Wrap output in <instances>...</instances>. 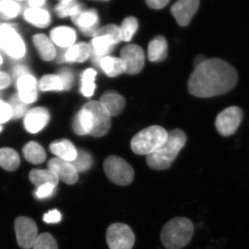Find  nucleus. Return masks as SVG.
<instances>
[{"mask_svg": "<svg viewBox=\"0 0 249 249\" xmlns=\"http://www.w3.org/2000/svg\"><path fill=\"white\" fill-rule=\"evenodd\" d=\"M38 89L43 92L65 90L62 78L58 74H47L41 77L38 81Z\"/></svg>", "mask_w": 249, "mask_h": 249, "instance_id": "7c9ffc66", "label": "nucleus"}, {"mask_svg": "<svg viewBox=\"0 0 249 249\" xmlns=\"http://www.w3.org/2000/svg\"><path fill=\"white\" fill-rule=\"evenodd\" d=\"M24 20L33 27L45 29L50 25L52 17L49 11L44 8L33 9L28 7L23 13Z\"/></svg>", "mask_w": 249, "mask_h": 249, "instance_id": "4be33fe9", "label": "nucleus"}, {"mask_svg": "<svg viewBox=\"0 0 249 249\" xmlns=\"http://www.w3.org/2000/svg\"><path fill=\"white\" fill-rule=\"evenodd\" d=\"M86 108L93 116V128L91 135L101 137L109 132L111 127V116L99 101H91L85 104Z\"/></svg>", "mask_w": 249, "mask_h": 249, "instance_id": "9d476101", "label": "nucleus"}, {"mask_svg": "<svg viewBox=\"0 0 249 249\" xmlns=\"http://www.w3.org/2000/svg\"><path fill=\"white\" fill-rule=\"evenodd\" d=\"M58 75L62 78L64 89L65 90L71 89L73 82V72L69 69H62L61 71L59 72Z\"/></svg>", "mask_w": 249, "mask_h": 249, "instance_id": "a19ab883", "label": "nucleus"}, {"mask_svg": "<svg viewBox=\"0 0 249 249\" xmlns=\"http://www.w3.org/2000/svg\"><path fill=\"white\" fill-rule=\"evenodd\" d=\"M97 73L93 69H88L81 75L80 91L85 97H91L96 89L95 80Z\"/></svg>", "mask_w": 249, "mask_h": 249, "instance_id": "2f4dec72", "label": "nucleus"}, {"mask_svg": "<svg viewBox=\"0 0 249 249\" xmlns=\"http://www.w3.org/2000/svg\"><path fill=\"white\" fill-rule=\"evenodd\" d=\"M108 77L114 78L124 73L125 67L120 58L108 56L104 57L100 62V67Z\"/></svg>", "mask_w": 249, "mask_h": 249, "instance_id": "bb28decb", "label": "nucleus"}, {"mask_svg": "<svg viewBox=\"0 0 249 249\" xmlns=\"http://www.w3.org/2000/svg\"><path fill=\"white\" fill-rule=\"evenodd\" d=\"M50 120V114L47 108L35 107L29 109L23 119V125L29 133L36 134L42 130Z\"/></svg>", "mask_w": 249, "mask_h": 249, "instance_id": "ddd939ff", "label": "nucleus"}, {"mask_svg": "<svg viewBox=\"0 0 249 249\" xmlns=\"http://www.w3.org/2000/svg\"><path fill=\"white\" fill-rule=\"evenodd\" d=\"M48 169L67 184H74L78 181V173L71 162L55 157L48 162Z\"/></svg>", "mask_w": 249, "mask_h": 249, "instance_id": "dca6fc26", "label": "nucleus"}, {"mask_svg": "<svg viewBox=\"0 0 249 249\" xmlns=\"http://www.w3.org/2000/svg\"><path fill=\"white\" fill-rule=\"evenodd\" d=\"M243 119V111L237 106H231L219 112L216 118L215 127L223 137L235 133Z\"/></svg>", "mask_w": 249, "mask_h": 249, "instance_id": "6e6552de", "label": "nucleus"}, {"mask_svg": "<svg viewBox=\"0 0 249 249\" xmlns=\"http://www.w3.org/2000/svg\"><path fill=\"white\" fill-rule=\"evenodd\" d=\"M33 42L41 59L49 62L56 57L57 52L55 45L49 37L45 34H37L33 36Z\"/></svg>", "mask_w": 249, "mask_h": 249, "instance_id": "6ab92c4d", "label": "nucleus"}, {"mask_svg": "<svg viewBox=\"0 0 249 249\" xmlns=\"http://www.w3.org/2000/svg\"><path fill=\"white\" fill-rule=\"evenodd\" d=\"M111 116L119 115L125 106L124 96L113 90L106 91L99 101Z\"/></svg>", "mask_w": 249, "mask_h": 249, "instance_id": "aec40b11", "label": "nucleus"}, {"mask_svg": "<svg viewBox=\"0 0 249 249\" xmlns=\"http://www.w3.org/2000/svg\"><path fill=\"white\" fill-rule=\"evenodd\" d=\"M169 2V0H148L146 4L151 9H160L164 8Z\"/></svg>", "mask_w": 249, "mask_h": 249, "instance_id": "37998d69", "label": "nucleus"}, {"mask_svg": "<svg viewBox=\"0 0 249 249\" xmlns=\"http://www.w3.org/2000/svg\"><path fill=\"white\" fill-rule=\"evenodd\" d=\"M11 78L6 72L0 71V91L6 89L11 85Z\"/></svg>", "mask_w": 249, "mask_h": 249, "instance_id": "c03bdc74", "label": "nucleus"}, {"mask_svg": "<svg viewBox=\"0 0 249 249\" xmlns=\"http://www.w3.org/2000/svg\"><path fill=\"white\" fill-rule=\"evenodd\" d=\"M139 23L134 17L126 18L120 27L121 40L129 42L138 29Z\"/></svg>", "mask_w": 249, "mask_h": 249, "instance_id": "f704fd0d", "label": "nucleus"}, {"mask_svg": "<svg viewBox=\"0 0 249 249\" xmlns=\"http://www.w3.org/2000/svg\"><path fill=\"white\" fill-rule=\"evenodd\" d=\"M16 240L21 248H33L38 237V231L36 222L31 218L19 217L15 220Z\"/></svg>", "mask_w": 249, "mask_h": 249, "instance_id": "1a4fd4ad", "label": "nucleus"}, {"mask_svg": "<svg viewBox=\"0 0 249 249\" xmlns=\"http://www.w3.org/2000/svg\"><path fill=\"white\" fill-rule=\"evenodd\" d=\"M93 116L86 108L83 107L73 119V129L78 135L90 134L93 128Z\"/></svg>", "mask_w": 249, "mask_h": 249, "instance_id": "b1692460", "label": "nucleus"}, {"mask_svg": "<svg viewBox=\"0 0 249 249\" xmlns=\"http://www.w3.org/2000/svg\"><path fill=\"white\" fill-rule=\"evenodd\" d=\"M11 119L13 112L9 103L0 100V125L9 122Z\"/></svg>", "mask_w": 249, "mask_h": 249, "instance_id": "58836bf2", "label": "nucleus"}, {"mask_svg": "<svg viewBox=\"0 0 249 249\" xmlns=\"http://www.w3.org/2000/svg\"><path fill=\"white\" fill-rule=\"evenodd\" d=\"M71 163L78 173H84L92 166V157L86 150H77L76 158Z\"/></svg>", "mask_w": 249, "mask_h": 249, "instance_id": "72a5a7b5", "label": "nucleus"}, {"mask_svg": "<svg viewBox=\"0 0 249 249\" xmlns=\"http://www.w3.org/2000/svg\"><path fill=\"white\" fill-rule=\"evenodd\" d=\"M168 132L160 126L142 129L131 141V148L137 155H148L161 147L168 139Z\"/></svg>", "mask_w": 249, "mask_h": 249, "instance_id": "20e7f679", "label": "nucleus"}, {"mask_svg": "<svg viewBox=\"0 0 249 249\" xmlns=\"http://www.w3.org/2000/svg\"><path fill=\"white\" fill-rule=\"evenodd\" d=\"M148 58L151 62L163 61L168 55V43L164 37L157 36L148 46Z\"/></svg>", "mask_w": 249, "mask_h": 249, "instance_id": "393cba45", "label": "nucleus"}, {"mask_svg": "<svg viewBox=\"0 0 249 249\" xmlns=\"http://www.w3.org/2000/svg\"><path fill=\"white\" fill-rule=\"evenodd\" d=\"M29 180L37 188L46 184L56 187L59 182L58 177L49 169L31 170L29 173Z\"/></svg>", "mask_w": 249, "mask_h": 249, "instance_id": "cd10ccee", "label": "nucleus"}, {"mask_svg": "<svg viewBox=\"0 0 249 249\" xmlns=\"http://www.w3.org/2000/svg\"><path fill=\"white\" fill-rule=\"evenodd\" d=\"M105 174L109 181L119 186H127L133 181V168L124 159L115 155L106 158L103 163Z\"/></svg>", "mask_w": 249, "mask_h": 249, "instance_id": "423d86ee", "label": "nucleus"}, {"mask_svg": "<svg viewBox=\"0 0 249 249\" xmlns=\"http://www.w3.org/2000/svg\"><path fill=\"white\" fill-rule=\"evenodd\" d=\"M73 24L86 36H93L99 29V18L95 9L83 10L79 14L71 18Z\"/></svg>", "mask_w": 249, "mask_h": 249, "instance_id": "2eb2a0df", "label": "nucleus"}, {"mask_svg": "<svg viewBox=\"0 0 249 249\" xmlns=\"http://www.w3.org/2000/svg\"><path fill=\"white\" fill-rule=\"evenodd\" d=\"M21 7L19 3L12 0L0 1V19L11 20L18 18L20 14Z\"/></svg>", "mask_w": 249, "mask_h": 249, "instance_id": "473e14b6", "label": "nucleus"}, {"mask_svg": "<svg viewBox=\"0 0 249 249\" xmlns=\"http://www.w3.org/2000/svg\"><path fill=\"white\" fill-rule=\"evenodd\" d=\"M29 73L28 72L27 69L25 68L22 65H20V66H16V68L14 70V75L17 78L18 77L22 76L23 74H25V73Z\"/></svg>", "mask_w": 249, "mask_h": 249, "instance_id": "49530a36", "label": "nucleus"}, {"mask_svg": "<svg viewBox=\"0 0 249 249\" xmlns=\"http://www.w3.org/2000/svg\"><path fill=\"white\" fill-rule=\"evenodd\" d=\"M46 4V1L44 0H31V1H28L29 8H33V9H40V8H43Z\"/></svg>", "mask_w": 249, "mask_h": 249, "instance_id": "a18cd8bd", "label": "nucleus"}, {"mask_svg": "<svg viewBox=\"0 0 249 249\" xmlns=\"http://www.w3.org/2000/svg\"><path fill=\"white\" fill-rule=\"evenodd\" d=\"M24 158L33 164H40L46 160V152L40 143L36 142H29L23 147Z\"/></svg>", "mask_w": 249, "mask_h": 249, "instance_id": "a878e982", "label": "nucleus"}, {"mask_svg": "<svg viewBox=\"0 0 249 249\" xmlns=\"http://www.w3.org/2000/svg\"><path fill=\"white\" fill-rule=\"evenodd\" d=\"M85 9L84 5L75 0L60 1L55 8L57 16L60 18H72Z\"/></svg>", "mask_w": 249, "mask_h": 249, "instance_id": "c756f323", "label": "nucleus"}, {"mask_svg": "<svg viewBox=\"0 0 249 249\" xmlns=\"http://www.w3.org/2000/svg\"><path fill=\"white\" fill-rule=\"evenodd\" d=\"M120 58L125 67L124 73L127 74H137L145 65V53L142 47L137 45L124 47L121 50Z\"/></svg>", "mask_w": 249, "mask_h": 249, "instance_id": "9b49d317", "label": "nucleus"}, {"mask_svg": "<svg viewBox=\"0 0 249 249\" xmlns=\"http://www.w3.org/2000/svg\"><path fill=\"white\" fill-rule=\"evenodd\" d=\"M115 42L111 37L107 36L93 37L91 40V61L96 67H100V62L104 57L108 56L112 52Z\"/></svg>", "mask_w": 249, "mask_h": 249, "instance_id": "f3484780", "label": "nucleus"}, {"mask_svg": "<svg viewBox=\"0 0 249 249\" xmlns=\"http://www.w3.org/2000/svg\"><path fill=\"white\" fill-rule=\"evenodd\" d=\"M186 134L181 129L170 131L165 143L153 153L146 156L147 165L156 170L168 169L186 145Z\"/></svg>", "mask_w": 249, "mask_h": 249, "instance_id": "f03ea898", "label": "nucleus"}, {"mask_svg": "<svg viewBox=\"0 0 249 249\" xmlns=\"http://www.w3.org/2000/svg\"><path fill=\"white\" fill-rule=\"evenodd\" d=\"M2 129H3L2 125H0V133H1V132H2Z\"/></svg>", "mask_w": 249, "mask_h": 249, "instance_id": "8fccbe9b", "label": "nucleus"}, {"mask_svg": "<svg viewBox=\"0 0 249 249\" xmlns=\"http://www.w3.org/2000/svg\"><path fill=\"white\" fill-rule=\"evenodd\" d=\"M91 55V46L86 42H78L67 49L63 54L64 61L69 63L86 61Z\"/></svg>", "mask_w": 249, "mask_h": 249, "instance_id": "5701e85b", "label": "nucleus"}, {"mask_svg": "<svg viewBox=\"0 0 249 249\" xmlns=\"http://www.w3.org/2000/svg\"><path fill=\"white\" fill-rule=\"evenodd\" d=\"M206 56L204 55H199L198 56H196V59L194 60V62H193V65H194L195 68L196 67L199 66L201 64H202L203 62L206 60Z\"/></svg>", "mask_w": 249, "mask_h": 249, "instance_id": "de8ad7c7", "label": "nucleus"}, {"mask_svg": "<svg viewBox=\"0 0 249 249\" xmlns=\"http://www.w3.org/2000/svg\"><path fill=\"white\" fill-rule=\"evenodd\" d=\"M50 151L55 155L57 158L72 162L77 156V149L73 142L68 139H60L52 142L49 145Z\"/></svg>", "mask_w": 249, "mask_h": 249, "instance_id": "412c9836", "label": "nucleus"}, {"mask_svg": "<svg viewBox=\"0 0 249 249\" xmlns=\"http://www.w3.org/2000/svg\"><path fill=\"white\" fill-rule=\"evenodd\" d=\"M56 187L50 184L43 185L37 187L35 191V196L37 199H46L50 197L54 194Z\"/></svg>", "mask_w": 249, "mask_h": 249, "instance_id": "ea45409f", "label": "nucleus"}, {"mask_svg": "<svg viewBox=\"0 0 249 249\" xmlns=\"http://www.w3.org/2000/svg\"><path fill=\"white\" fill-rule=\"evenodd\" d=\"M106 240L109 249H132L135 235L127 224L115 223L107 228Z\"/></svg>", "mask_w": 249, "mask_h": 249, "instance_id": "0eeeda50", "label": "nucleus"}, {"mask_svg": "<svg viewBox=\"0 0 249 249\" xmlns=\"http://www.w3.org/2000/svg\"><path fill=\"white\" fill-rule=\"evenodd\" d=\"M17 96L24 104L35 103L38 98V82L36 77L27 73L18 77L16 80Z\"/></svg>", "mask_w": 249, "mask_h": 249, "instance_id": "f8f14e48", "label": "nucleus"}, {"mask_svg": "<svg viewBox=\"0 0 249 249\" xmlns=\"http://www.w3.org/2000/svg\"><path fill=\"white\" fill-rule=\"evenodd\" d=\"M237 80V70L230 63L219 58L206 59L192 72L188 90L196 97H214L233 89Z\"/></svg>", "mask_w": 249, "mask_h": 249, "instance_id": "f257e3e1", "label": "nucleus"}, {"mask_svg": "<svg viewBox=\"0 0 249 249\" xmlns=\"http://www.w3.org/2000/svg\"><path fill=\"white\" fill-rule=\"evenodd\" d=\"M3 63V58L2 56H1V54H0V66H1V65H2Z\"/></svg>", "mask_w": 249, "mask_h": 249, "instance_id": "09e8293b", "label": "nucleus"}, {"mask_svg": "<svg viewBox=\"0 0 249 249\" xmlns=\"http://www.w3.org/2000/svg\"><path fill=\"white\" fill-rule=\"evenodd\" d=\"M199 4L198 0H179L172 6L171 13L180 26L186 27L196 14Z\"/></svg>", "mask_w": 249, "mask_h": 249, "instance_id": "4468645a", "label": "nucleus"}, {"mask_svg": "<svg viewBox=\"0 0 249 249\" xmlns=\"http://www.w3.org/2000/svg\"><path fill=\"white\" fill-rule=\"evenodd\" d=\"M194 231V226L188 218H173L162 229L160 241L166 249H181L191 242Z\"/></svg>", "mask_w": 249, "mask_h": 249, "instance_id": "7ed1b4c3", "label": "nucleus"}, {"mask_svg": "<svg viewBox=\"0 0 249 249\" xmlns=\"http://www.w3.org/2000/svg\"><path fill=\"white\" fill-rule=\"evenodd\" d=\"M9 104L12 109L13 119L24 117L28 111L27 105L23 103L17 95L11 98Z\"/></svg>", "mask_w": 249, "mask_h": 249, "instance_id": "4c0bfd02", "label": "nucleus"}, {"mask_svg": "<svg viewBox=\"0 0 249 249\" xmlns=\"http://www.w3.org/2000/svg\"><path fill=\"white\" fill-rule=\"evenodd\" d=\"M33 249H58V245L53 236L45 232L38 235Z\"/></svg>", "mask_w": 249, "mask_h": 249, "instance_id": "c9c22d12", "label": "nucleus"}, {"mask_svg": "<svg viewBox=\"0 0 249 249\" xmlns=\"http://www.w3.org/2000/svg\"><path fill=\"white\" fill-rule=\"evenodd\" d=\"M102 36H107L111 37L115 42L116 45L122 40H121L120 27L115 24H109V25L99 28L93 37Z\"/></svg>", "mask_w": 249, "mask_h": 249, "instance_id": "e433bc0d", "label": "nucleus"}, {"mask_svg": "<svg viewBox=\"0 0 249 249\" xmlns=\"http://www.w3.org/2000/svg\"><path fill=\"white\" fill-rule=\"evenodd\" d=\"M61 219V213L56 209L49 211L44 215L43 217L44 222L47 224H56V223L60 222Z\"/></svg>", "mask_w": 249, "mask_h": 249, "instance_id": "79ce46f5", "label": "nucleus"}, {"mask_svg": "<svg viewBox=\"0 0 249 249\" xmlns=\"http://www.w3.org/2000/svg\"><path fill=\"white\" fill-rule=\"evenodd\" d=\"M20 158L17 152L11 147L0 148V166L8 171L17 170Z\"/></svg>", "mask_w": 249, "mask_h": 249, "instance_id": "c85d7f7f", "label": "nucleus"}, {"mask_svg": "<svg viewBox=\"0 0 249 249\" xmlns=\"http://www.w3.org/2000/svg\"><path fill=\"white\" fill-rule=\"evenodd\" d=\"M0 50L16 60L25 56V42L17 29L11 24H0Z\"/></svg>", "mask_w": 249, "mask_h": 249, "instance_id": "39448f33", "label": "nucleus"}, {"mask_svg": "<svg viewBox=\"0 0 249 249\" xmlns=\"http://www.w3.org/2000/svg\"><path fill=\"white\" fill-rule=\"evenodd\" d=\"M49 38L54 45L67 49L74 45L76 40V31L67 26H59L51 30Z\"/></svg>", "mask_w": 249, "mask_h": 249, "instance_id": "a211bd4d", "label": "nucleus"}]
</instances>
